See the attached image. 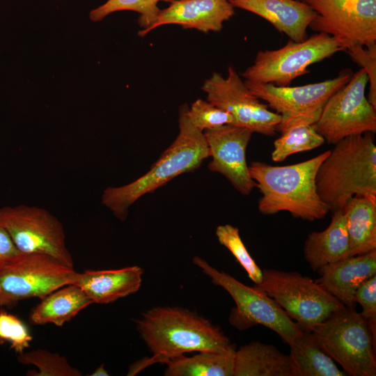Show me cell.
<instances>
[{
    "mask_svg": "<svg viewBox=\"0 0 376 376\" xmlns=\"http://www.w3.org/2000/svg\"><path fill=\"white\" fill-rule=\"evenodd\" d=\"M355 302L361 307L360 313L366 320L376 340V275L362 283L354 295Z\"/></svg>",
    "mask_w": 376,
    "mask_h": 376,
    "instance_id": "d6a6232c",
    "label": "cell"
},
{
    "mask_svg": "<svg viewBox=\"0 0 376 376\" xmlns=\"http://www.w3.org/2000/svg\"><path fill=\"white\" fill-rule=\"evenodd\" d=\"M209 148L210 171L227 178L242 195H249L256 182L250 175L246 151L253 132L247 128L233 124L203 132Z\"/></svg>",
    "mask_w": 376,
    "mask_h": 376,
    "instance_id": "9a60e30c",
    "label": "cell"
},
{
    "mask_svg": "<svg viewBox=\"0 0 376 376\" xmlns=\"http://www.w3.org/2000/svg\"><path fill=\"white\" fill-rule=\"evenodd\" d=\"M109 375V374L105 369L104 364L102 363L90 375L91 376H108Z\"/></svg>",
    "mask_w": 376,
    "mask_h": 376,
    "instance_id": "e575fe53",
    "label": "cell"
},
{
    "mask_svg": "<svg viewBox=\"0 0 376 376\" xmlns=\"http://www.w3.org/2000/svg\"><path fill=\"white\" fill-rule=\"evenodd\" d=\"M18 361L25 365H33L38 370L27 372L30 376H81L82 373L68 363L67 359L58 353L38 349L18 354Z\"/></svg>",
    "mask_w": 376,
    "mask_h": 376,
    "instance_id": "4316f807",
    "label": "cell"
},
{
    "mask_svg": "<svg viewBox=\"0 0 376 376\" xmlns=\"http://www.w3.org/2000/svg\"><path fill=\"white\" fill-rule=\"evenodd\" d=\"M77 272L45 254L22 253L0 266V306L24 299H42L54 290L72 284Z\"/></svg>",
    "mask_w": 376,
    "mask_h": 376,
    "instance_id": "9c48e42d",
    "label": "cell"
},
{
    "mask_svg": "<svg viewBox=\"0 0 376 376\" xmlns=\"http://www.w3.org/2000/svg\"><path fill=\"white\" fill-rule=\"evenodd\" d=\"M315 281L345 307L354 308V295L365 281L376 275V250L322 267Z\"/></svg>",
    "mask_w": 376,
    "mask_h": 376,
    "instance_id": "e0dca14e",
    "label": "cell"
},
{
    "mask_svg": "<svg viewBox=\"0 0 376 376\" xmlns=\"http://www.w3.org/2000/svg\"><path fill=\"white\" fill-rule=\"evenodd\" d=\"M21 253L7 230L0 224V266L10 263Z\"/></svg>",
    "mask_w": 376,
    "mask_h": 376,
    "instance_id": "836d02e7",
    "label": "cell"
},
{
    "mask_svg": "<svg viewBox=\"0 0 376 376\" xmlns=\"http://www.w3.org/2000/svg\"><path fill=\"white\" fill-rule=\"evenodd\" d=\"M233 376H294L289 355L272 345L251 341L235 353Z\"/></svg>",
    "mask_w": 376,
    "mask_h": 376,
    "instance_id": "44dd1931",
    "label": "cell"
},
{
    "mask_svg": "<svg viewBox=\"0 0 376 376\" xmlns=\"http://www.w3.org/2000/svg\"><path fill=\"white\" fill-rule=\"evenodd\" d=\"M329 152L288 166L252 162L249 166L250 175L262 194L258 201L260 212L269 215L286 211L309 221L324 218L330 209L318 194L315 179Z\"/></svg>",
    "mask_w": 376,
    "mask_h": 376,
    "instance_id": "7a4b0ae2",
    "label": "cell"
},
{
    "mask_svg": "<svg viewBox=\"0 0 376 376\" xmlns=\"http://www.w3.org/2000/svg\"><path fill=\"white\" fill-rule=\"evenodd\" d=\"M331 221L326 229L311 232L305 240L304 258L312 270L350 257V240L343 210L332 212Z\"/></svg>",
    "mask_w": 376,
    "mask_h": 376,
    "instance_id": "ffe728a7",
    "label": "cell"
},
{
    "mask_svg": "<svg viewBox=\"0 0 376 376\" xmlns=\"http://www.w3.org/2000/svg\"><path fill=\"white\" fill-rule=\"evenodd\" d=\"M216 235L219 243L231 252L249 279L255 284L260 283L263 279V270L248 252L239 229L230 224L220 225L216 229Z\"/></svg>",
    "mask_w": 376,
    "mask_h": 376,
    "instance_id": "f1b7e54d",
    "label": "cell"
},
{
    "mask_svg": "<svg viewBox=\"0 0 376 376\" xmlns=\"http://www.w3.org/2000/svg\"><path fill=\"white\" fill-rule=\"evenodd\" d=\"M253 286L272 298L303 330L310 331L345 307L315 280L297 272L265 269L262 281Z\"/></svg>",
    "mask_w": 376,
    "mask_h": 376,
    "instance_id": "8992f818",
    "label": "cell"
},
{
    "mask_svg": "<svg viewBox=\"0 0 376 376\" xmlns=\"http://www.w3.org/2000/svg\"><path fill=\"white\" fill-rule=\"evenodd\" d=\"M316 187L334 212L354 196H376V146L373 133L350 135L338 141L319 166Z\"/></svg>",
    "mask_w": 376,
    "mask_h": 376,
    "instance_id": "277c9868",
    "label": "cell"
},
{
    "mask_svg": "<svg viewBox=\"0 0 376 376\" xmlns=\"http://www.w3.org/2000/svg\"><path fill=\"white\" fill-rule=\"evenodd\" d=\"M92 304V300L79 286L66 285L41 299L31 310L29 320L34 325L53 324L62 327Z\"/></svg>",
    "mask_w": 376,
    "mask_h": 376,
    "instance_id": "7402d4cb",
    "label": "cell"
},
{
    "mask_svg": "<svg viewBox=\"0 0 376 376\" xmlns=\"http://www.w3.org/2000/svg\"><path fill=\"white\" fill-rule=\"evenodd\" d=\"M315 15L308 27L336 39L343 51L376 43V0H299Z\"/></svg>",
    "mask_w": 376,
    "mask_h": 376,
    "instance_id": "7c38bea8",
    "label": "cell"
},
{
    "mask_svg": "<svg viewBox=\"0 0 376 376\" xmlns=\"http://www.w3.org/2000/svg\"><path fill=\"white\" fill-rule=\"evenodd\" d=\"M33 340L28 326L17 315L0 310V345L10 344L16 353L22 354Z\"/></svg>",
    "mask_w": 376,
    "mask_h": 376,
    "instance_id": "f546056e",
    "label": "cell"
},
{
    "mask_svg": "<svg viewBox=\"0 0 376 376\" xmlns=\"http://www.w3.org/2000/svg\"><path fill=\"white\" fill-rule=\"evenodd\" d=\"M345 51L351 58L366 71L369 84L367 99L376 109V43L366 47L355 45Z\"/></svg>",
    "mask_w": 376,
    "mask_h": 376,
    "instance_id": "1f68e13d",
    "label": "cell"
},
{
    "mask_svg": "<svg viewBox=\"0 0 376 376\" xmlns=\"http://www.w3.org/2000/svg\"><path fill=\"white\" fill-rule=\"evenodd\" d=\"M193 263L209 276L213 284L223 288L233 298V308L228 320L239 330L255 325H263L276 333L289 345L302 329L265 292L254 286L249 287L232 276L220 272L206 260L195 256Z\"/></svg>",
    "mask_w": 376,
    "mask_h": 376,
    "instance_id": "52a82bcc",
    "label": "cell"
},
{
    "mask_svg": "<svg viewBox=\"0 0 376 376\" xmlns=\"http://www.w3.org/2000/svg\"><path fill=\"white\" fill-rule=\"evenodd\" d=\"M342 210L351 256L376 250V196H354Z\"/></svg>",
    "mask_w": 376,
    "mask_h": 376,
    "instance_id": "603a6c76",
    "label": "cell"
},
{
    "mask_svg": "<svg viewBox=\"0 0 376 376\" xmlns=\"http://www.w3.org/2000/svg\"><path fill=\"white\" fill-rule=\"evenodd\" d=\"M294 376H345L316 343L309 331L303 330L289 344Z\"/></svg>",
    "mask_w": 376,
    "mask_h": 376,
    "instance_id": "d4e9b609",
    "label": "cell"
},
{
    "mask_svg": "<svg viewBox=\"0 0 376 376\" xmlns=\"http://www.w3.org/2000/svg\"><path fill=\"white\" fill-rule=\"evenodd\" d=\"M234 8L253 13L271 23L294 42L307 37V29L315 15L307 4L297 0H229Z\"/></svg>",
    "mask_w": 376,
    "mask_h": 376,
    "instance_id": "ac0fdd59",
    "label": "cell"
},
{
    "mask_svg": "<svg viewBox=\"0 0 376 376\" xmlns=\"http://www.w3.org/2000/svg\"><path fill=\"white\" fill-rule=\"evenodd\" d=\"M321 111L281 119L277 127L281 135L275 140L272 152L274 162H282L295 153L313 150L324 143L315 126Z\"/></svg>",
    "mask_w": 376,
    "mask_h": 376,
    "instance_id": "cb8c5ba5",
    "label": "cell"
},
{
    "mask_svg": "<svg viewBox=\"0 0 376 376\" xmlns=\"http://www.w3.org/2000/svg\"><path fill=\"white\" fill-rule=\"evenodd\" d=\"M187 110L186 104L180 108L177 137L147 173L127 185L104 190L102 203L118 219L124 221L130 207L141 196L180 174L194 171L210 157L205 135L191 123Z\"/></svg>",
    "mask_w": 376,
    "mask_h": 376,
    "instance_id": "3957f363",
    "label": "cell"
},
{
    "mask_svg": "<svg viewBox=\"0 0 376 376\" xmlns=\"http://www.w3.org/2000/svg\"><path fill=\"white\" fill-rule=\"evenodd\" d=\"M352 75L345 70L334 79L298 86H279L249 80H245L244 84L251 93L280 114L281 119H287L321 110L327 100L347 84Z\"/></svg>",
    "mask_w": 376,
    "mask_h": 376,
    "instance_id": "5bb4252c",
    "label": "cell"
},
{
    "mask_svg": "<svg viewBox=\"0 0 376 376\" xmlns=\"http://www.w3.org/2000/svg\"><path fill=\"white\" fill-rule=\"evenodd\" d=\"M310 332L347 375H376V340L366 320L354 308L344 307Z\"/></svg>",
    "mask_w": 376,
    "mask_h": 376,
    "instance_id": "5b68a950",
    "label": "cell"
},
{
    "mask_svg": "<svg viewBox=\"0 0 376 376\" xmlns=\"http://www.w3.org/2000/svg\"><path fill=\"white\" fill-rule=\"evenodd\" d=\"M143 269L139 266L77 272L72 284L82 289L93 303L109 304L136 292Z\"/></svg>",
    "mask_w": 376,
    "mask_h": 376,
    "instance_id": "d6986e66",
    "label": "cell"
},
{
    "mask_svg": "<svg viewBox=\"0 0 376 376\" xmlns=\"http://www.w3.org/2000/svg\"><path fill=\"white\" fill-rule=\"evenodd\" d=\"M343 51L341 44L324 33H316L301 42L289 40L274 50L260 51L253 65L242 74L245 80L290 86L295 78L309 72L308 67Z\"/></svg>",
    "mask_w": 376,
    "mask_h": 376,
    "instance_id": "ba28073f",
    "label": "cell"
},
{
    "mask_svg": "<svg viewBox=\"0 0 376 376\" xmlns=\"http://www.w3.org/2000/svg\"><path fill=\"white\" fill-rule=\"evenodd\" d=\"M368 84L367 74L361 68L324 103L315 126L327 143L376 132V109L365 95Z\"/></svg>",
    "mask_w": 376,
    "mask_h": 376,
    "instance_id": "30bf717a",
    "label": "cell"
},
{
    "mask_svg": "<svg viewBox=\"0 0 376 376\" xmlns=\"http://www.w3.org/2000/svg\"><path fill=\"white\" fill-rule=\"evenodd\" d=\"M134 322L152 357L132 364L129 376L152 363H164L185 353L235 349L219 327L196 313L181 307H152L142 313Z\"/></svg>",
    "mask_w": 376,
    "mask_h": 376,
    "instance_id": "6da1fadb",
    "label": "cell"
},
{
    "mask_svg": "<svg viewBox=\"0 0 376 376\" xmlns=\"http://www.w3.org/2000/svg\"><path fill=\"white\" fill-rule=\"evenodd\" d=\"M201 89L208 102L232 115L233 125L266 136H273L277 131L281 116L251 93L233 66L228 68L226 77L214 72Z\"/></svg>",
    "mask_w": 376,
    "mask_h": 376,
    "instance_id": "4fadbf2b",
    "label": "cell"
},
{
    "mask_svg": "<svg viewBox=\"0 0 376 376\" xmlns=\"http://www.w3.org/2000/svg\"><path fill=\"white\" fill-rule=\"evenodd\" d=\"M0 224L22 253L49 255L74 267L63 226L48 210L26 205L3 207Z\"/></svg>",
    "mask_w": 376,
    "mask_h": 376,
    "instance_id": "8fae6325",
    "label": "cell"
},
{
    "mask_svg": "<svg viewBox=\"0 0 376 376\" xmlns=\"http://www.w3.org/2000/svg\"><path fill=\"white\" fill-rule=\"evenodd\" d=\"M234 13L235 8L229 0H175L160 10L152 24L140 30L138 35L143 37L157 27L167 24H178L203 33L218 32Z\"/></svg>",
    "mask_w": 376,
    "mask_h": 376,
    "instance_id": "2e32d148",
    "label": "cell"
},
{
    "mask_svg": "<svg viewBox=\"0 0 376 376\" xmlns=\"http://www.w3.org/2000/svg\"><path fill=\"white\" fill-rule=\"evenodd\" d=\"M236 349L226 352H199L166 361V376H233Z\"/></svg>",
    "mask_w": 376,
    "mask_h": 376,
    "instance_id": "484cf974",
    "label": "cell"
},
{
    "mask_svg": "<svg viewBox=\"0 0 376 376\" xmlns=\"http://www.w3.org/2000/svg\"><path fill=\"white\" fill-rule=\"evenodd\" d=\"M187 115L191 123L203 132L233 123L230 113L202 99H198L191 104L188 108Z\"/></svg>",
    "mask_w": 376,
    "mask_h": 376,
    "instance_id": "4dcf8cb0",
    "label": "cell"
},
{
    "mask_svg": "<svg viewBox=\"0 0 376 376\" xmlns=\"http://www.w3.org/2000/svg\"><path fill=\"white\" fill-rule=\"evenodd\" d=\"M175 0H108L90 13V19L99 22L108 15L121 10H131L139 13L138 23L142 29H147L156 19L160 9L159 1L172 3Z\"/></svg>",
    "mask_w": 376,
    "mask_h": 376,
    "instance_id": "83f0119b",
    "label": "cell"
}]
</instances>
